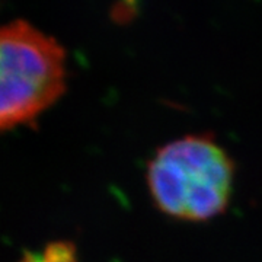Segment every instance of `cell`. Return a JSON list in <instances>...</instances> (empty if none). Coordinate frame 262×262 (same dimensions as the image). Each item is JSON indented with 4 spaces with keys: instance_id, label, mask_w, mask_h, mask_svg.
Listing matches in <instances>:
<instances>
[{
    "instance_id": "obj_4",
    "label": "cell",
    "mask_w": 262,
    "mask_h": 262,
    "mask_svg": "<svg viewBox=\"0 0 262 262\" xmlns=\"http://www.w3.org/2000/svg\"><path fill=\"white\" fill-rule=\"evenodd\" d=\"M19 262H47V259L44 258L42 253L35 252H27L24 255V258Z\"/></svg>"
},
{
    "instance_id": "obj_1",
    "label": "cell",
    "mask_w": 262,
    "mask_h": 262,
    "mask_svg": "<svg viewBox=\"0 0 262 262\" xmlns=\"http://www.w3.org/2000/svg\"><path fill=\"white\" fill-rule=\"evenodd\" d=\"M155 207L182 222H208L230 204L234 162L210 134H188L156 150L146 170Z\"/></svg>"
},
{
    "instance_id": "obj_3",
    "label": "cell",
    "mask_w": 262,
    "mask_h": 262,
    "mask_svg": "<svg viewBox=\"0 0 262 262\" xmlns=\"http://www.w3.org/2000/svg\"><path fill=\"white\" fill-rule=\"evenodd\" d=\"M42 255L47 262H77L75 246L67 242L50 244Z\"/></svg>"
},
{
    "instance_id": "obj_2",
    "label": "cell",
    "mask_w": 262,
    "mask_h": 262,
    "mask_svg": "<svg viewBox=\"0 0 262 262\" xmlns=\"http://www.w3.org/2000/svg\"><path fill=\"white\" fill-rule=\"evenodd\" d=\"M66 54L28 22L0 25V130L29 121L64 92Z\"/></svg>"
}]
</instances>
